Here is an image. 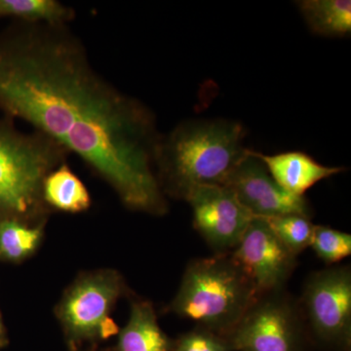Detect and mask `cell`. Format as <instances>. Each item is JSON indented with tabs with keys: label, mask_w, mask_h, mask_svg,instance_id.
Segmentation results:
<instances>
[{
	"label": "cell",
	"mask_w": 351,
	"mask_h": 351,
	"mask_svg": "<svg viewBox=\"0 0 351 351\" xmlns=\"http://www.w3.org/2000/svg\"><path fill=\"white\" fill-rule=\"evenodd\" d=\"M124 289L119 272L110 269L83 274L66 289L56 315L71 348L119 334L110 314Z\"/></svg>",
	"instance_id": "obj_5"
},
{
	"label": "cell",
	"mask_w": 351,
	"mask_h": 351,
	"mask_svg": "<svg viewBox=\"0 0 351 351\" xmlns=\"http://www.w3.org/2000/svg\"><path fill=\"white\" fill-rule=\"evenodd\" d=\"M68 154L38 131L24 134L11 129L0 145V223L5 219L43 223L49 212L43 200L44 180L66 162Z\"/></svg>",
	"instance_id": "obj_4"
},
{
	"label": "cell",
	"mask_w": 351,
	"mask_h": 351,
	"mask_svg": "<svg viewBox=\"0 0 351 351\" xmlns=\"http://www.w3.org/2000/svg\"><path fill=\"white\" fill-rule=\"evenodd\" d=\"M261 219L269 226L277 239L295 256L309 247L314 225L308 217L288 214Z\"/></svg>",
	"instance_id": "obj_17"
},
{
	"label": "cell",
	"mask_w": 351,
	"mask_h": 351,
	"mask_svg": "<svg viewBox=\"0 0 351 351\" xmlns=\"http://www.w3.org/2000/svg\"><path fill=\"white\" fill-rule=\"evenodd\" d=\"M7 343H8V339H7L5 329H4L1 314H0V346H1V348H4Z\"/></svg>",
	"instance_id": "obj_20"
},
{
	"label": "cell",
	"mask_w": 351,
	"mask_h": 351,
	"mask_svg": "<svg viewBox=\"0 0 351 351\" xmlns=\"http://www.w3.org/2000/svg\"><path fill=\"white\" fill-rule=\"evenodd\" d=\"M0 350H1V346H0Z\"/></svg>",
	"instance_id": "obj_21"
},
{
	"label": "cell",
	"mask_w": 351,
	"mask_h": 351,
	"mask_svg": "<svg viewBox=\"0 0 351 351\" xmlns=\"http://www.w3.org/2000/svg\"><path fill=\"white\" fill-rule=\"evenodd\" d=\"M246 130L223 119H191L161 136L156 152V174L163 195L186 200L196 188L225 186L247 156Z\"/></svg>",
	"instance_id": "obj_2"
},
{
	"label": "cell",
	"mask_w": 351,
	"mask_h": 351,
	"mask_svg": "<svg viewBox=\"0 0 351 351\" xmlns=\"http://www.w3.org/2000/svg\"><path fill=\"white\" fill-rule=\"evenodd\" d=\"M254 152L281 188L300 197H304V193L318 182L346 171L345 167L322 165L302 152H282L274 156Z\"/></svg>",
	"instance_id": "obj_11"
},
{
	"label": "cell",
	"mask_w": 351,
	"mask_h": 351,
	"mask_svg": "<svg viewBox=\"0 0 351 351\" xmlns=\"http://www.w3.org/2000/svg\"><path fill=\"white\" fill-rule=\"evenodd\" d=\"M75 15L73 8L57 0H0V17L68 25Z\"/></svg>",
	"instance_id": "obj_16"
},
{
	"label": "cell",
	"mask_w": 351,
	"mask_h": 351,
	"mask_svg": "<svg viewBox=\"0 0 351 351\" xmlns=\"http://www.w3.org/2000/svg\"><path fill=\"white\" fill-rule=\"evenodd\" d=\"M43 196L49 209L54 208L66 213H82L91 206L89 191L66 162L46 176Z\"/></svg>",
	"instance_id": "obj_13"
},
{
	"label": "cell",
	"mask_w": 351,
	"mask_h": 351,
	"mask_svg": "<svg viewBox=\"0 0 351 351\" xmlns=\"http://www.w3.org/2000/svg\"><path fill=\"white\" fill-rule=\"evenodd\" d=\"M225 186L234 193L254 218L288 214L311 218V209L304 196L291 195L281 188L263 161L250 149L232 171Z\"/></svg>",
	"instance_id": "obj_10"
},
{
	"label": "cell",
	"mask_w": 351,
	"mask_h": 351,
	"mask_svg": "<svg viewBox=\"0 0 351 351\" xmlns=\"http://www.w3.org/2000/svg\"><path fill=\"white\" fill-rule=\"evenodd\" d=\"M304 324L283 291L261 295L226 338L233 351H302Z\"/></svg>",
	"instance_id": "obj_7"
},
{
	"label": "cell",
	"mask_w": 351,
	"mask_h": 351,
	"mask_svg": "<svg viewBox=\"0 0 351 351\" xmlns=\"http://www.w3.org/2000/svg\"><path fill=\"white\" fill-rule=\"evenodd\" d=\"M258 297L232 255L217 254L189 263L170 309L226 338Z\"/></svg>",
	"instance_id": "obj_3"
},
{
	"label": "cell",
	"mask_w": 351,
	"mask_h": 351,
	"mask_svg": "<svg viewBox=\"0 0 351 351\" xmlns=\"http://www.w3.org/2000/svg\"><path fill=\"white\" fill-rule=\"evenodd\" d=\"M309 247L321 261L334 265L351 255V235L330 226L314 225Z\"/></svg>",
	"instance_id": "obj_18"
},
{
	"label": "cell",
	"mask_w": 351,
	"mask_h": 351,
	"mask_svg": "<svg viewBox=\"0 0 351 351\" xmlns=\"http://www.w3.org/2000/svg\"><path fill=\"white\" fill-rule=\"evenodd\" d=\"M230 255L260 297L282 290L297 265V256L261 218L253 219Z\"/></svg>",
	"instance_id": "obj_8"
},
{
	"label": "cell",
	"mask_w": 351,
	"mask_h": 351,
	"mask_svg": "<svg viewBox=\"0 0 351 351\" xmlns=\"http://www.w3.org/2000/svg\"><path fill=\"white\" fill-rule=\"evenodd\" d=\"M171 348L172 341L159 326L152 302H132L128 322L119 330L115 350L171 351Z\"/></svg>",
	"instance_id": "obj_12"
},
{
	"label": "cell",
	"mask_w": 351,
	"mask_h": 351,
	"mask_svg": "<svg viewBox=\"0 0 351 351\" xmlns=\"http://www.w3.org/2000/svg\"><path fill=\"white\" fill-rule=\"evenodd\" d=\"M43 223L29 225L17 219L0 223V260L21 263L38 250L43 239Z\"/></svg>",
	"instance_id": "obj_15"
},
{
	"label": "cell",
	"mask_w": 351,
	"mask_h": 351,
	"mask_svg": "<svg viewBox=\"0 0 351 351\" xmlns=\"http://www.w3.org/2000/svg\"><path fill=\"white\" fill-rule=\"evenodd\" d=\"M297 5L313 34L330 38L350 36V0H302Z\"/></svg>",
	"instance_id": "obj_14"
},
{
	"label": "cell",
	"mask_w": 351,
	"mask_h": 351,
	"mask_svg": "<svg viewBox=\"0 0 351 351\" xmlns=\"http://www.w3.org/2000/svg\"><path fill=\"white\" fill-rule=\"evenodd\" d=\"M304 326L325 348L338 351L351 345V270L335 267L307 279L299 306Z\"/></svg>",
	"instance_id": "obj_6"
},
{
	"label": "cell",
	"mask_w": 351,
	"mask_h": 351,
	"mask_svg": "<svg viewBox=\"0 0 351 351\" xmlns=\"http://www.w3.org/2000/svg\"><path fill=\"white\" fill-rule=\"evenodd\" d=\"M171 351H233L226 337L197 328L172 341Z\"/></svg>",
	"instance_id": "obj_19"
},
{
	"label": "cell",
	"mask_w": 351,
	"mask_h": 351,
	"mask_svg": "<svg viewBox=\"0 0 351 351\" xmlns=\"http://www.w3.org/2000/svg\"><path fill=\"white\" fill-rule=\"evenodd\" d=\"M193 215V226L217 254L230 253L254 217L226 186L196 188L186 199Z\"/></svg>",
	"instance_id": "obj_9"
},
{
	"label": "cell",
	"mask_w": 351,
	"mask_h": 351,
	"mask_svg": "<svg viewBox=\"0 0 351 351\" xmlns=\"http://www.w3.org/2000/svg\"><path fill=\"white\" fill-rule=\"evenodd\" d=\"M21 23L0 40V107L82 158L129 209L165 214L154 113L97 73L68 25Z\"/></svg>",
	"instance_id": "obj_1"
}]
</instances>
